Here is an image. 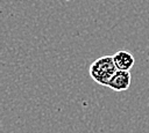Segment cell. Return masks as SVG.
Instances as JSON below:
<instances>
[{
  "instance_id": "1",
  "label": "cell",
  "mask_w": 149,
  "mask_h": 133,
  "mask_svg": "<svg viewBox=\"0 0 149 133\" xmlns=\"http://www.w3.org/2000/svg\"><path fill=\"white\" fill-rule=\"evenodd\" d=\"M116 71L113 56H102L91 64L88 72L94 82L106 87Z\"/></svg>"
},
{
  "instance_id": "2",
  "label": "cell",
  "mask_w": 149,
  "mask_h": 133,
  "mask_svg": "<svg viewBox=\"0 0 149 133\" xmlns=\"http://www.w3.org/2000/svg\"><path fill=\"white\" fill-rule=\"evenodd\" d=\"M132 75L129 71H116L106 87L114 91H125L130 87Z\"/></svg>"
},
{
  "instance_id": "3",
  "label": "cell",
  "mask_w": 149,
  "mask_h": 133,
  "mask_svg": "<svg viewBox=\"0 0 149 133\" xmlns=\"http://www.w3.org/2000/svg\"><path fill=\"white\" fill-rule=\"evenodd\" d=\"M113 60L118 71H130L135 64L134 56L126 50H120L113 54Z\"/></svg>"
}]
</instances>
